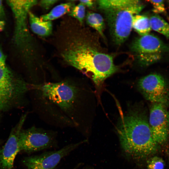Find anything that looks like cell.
<instances>
[{
	"mask_svg": "<svg viewBox=\"0 0 169 169\" xmlns=\"http://www.w3.org/2000/svg\"><path fill=\"white\" fill-rule=\"evenodd\" d=\"M152 5L153 11L155 14L163 13L165 12V8L163 0L148 1Z\"/></svg>",
	"mask_w": 169,
	"mask_h": 169,
	"instance_id": "21",
	"label": "cell"
},
{
	"mask_svg": "<svg viewBox=\"0 0 169 169\" xmlns=\"http://www.w3.org/2000/svg\"><path fill=\"white\" fill-rule=\"evenodd\" d=\"M117 131L122 148L131 156L144 158L158 149L159 145L153 137L147 117L142 110L135 109L123 116Z\"/></svg>",
	"mask_w": 169,
	"mask_h": 169,
	"instance_id": "3",
	"label": "cell"
},
{
	"mask_svg": "<svg viewBox=\"0 0 169 169\" xmlns=\"http://www.w3.org/2000/svg\"><path fill=\"white\" fill-rule=\"evenodd\" d=\"M75 1H69V2L57 5L48 13L41 15L40 18L44 21H51L58 18L69 13L75 5Z\"/></svg>",
	"mask_w": 169,
	"mask_h": 169,
	"instance_id": "14",
	"label": "cell"
},
{
	"mask_svg": "<svg viewBox=\"0 0 169 169\" xmlns=\"http://www.w3.org/2000/svg\"><path fill=\"white\" fill-rule=\"evenodd\" d=\"M149 19L151 29L169 39V24L156 14L151 15Z\"/></svg>",
	"mask_w": 169,
	"mask_h": 169,
	"instance_id": "17",
	"label": "cell"
},
{
	"mask_svg": "<svg viewBox=\"0 0 169 169\" xmlns=\"http://www.w3.org/2000/svg\"><path fill=\"white\" fill-rule=\"evenodd\" d=\"M5 24L4 21H0V30H2L3 29Z\"/></svg>",
	"mask_w": 169,
	"mask_h": 169,
	"instance_id": "26",
	"label": "cell"
},
{
	"mask_svg": "<svg viewBox=\"0 0 169 169\" xmlns=\"http://www.w3.org/2000/svg\"><path fill=\"white\" fill-rule=\"evenodd\" d=\"M84 25L72 18L58 25L53 39L58 55L65 64L79 70L99 86L117 68L110 55L100 52Z\"/></svg>",
	"mask_w": 169,
	"mask_h": 169,
	"instance_id": "1",
	"label": "cell"
},
{
	"mask_svg": "<svg viewBox=\"0 0 169 169\" xmlns=\"http://www.w3.org/2000/svg\"><path fill=\"white\" fill-rule=\"evenodd\" d=\"M141 3L120 8L103 10L114 43L120 45L130 35L133 17L144 8Z\"/></svg>",
	"mask_w": 169,
	"mask_h": 169,
	"instance_id": "5",
	"label": "cell"
},
{
	"mask_svg": "<svg viewBox=\"0 0 169 169\" xmlns=\"http://www.w3.org/2000/svg\"><path fill=\"white\" fill-rule=\"evenodd\" d=\"M98 8L101 10L120 8L140 3L136 0H105L96 1Z\"/></svg>",
	"mask_w": 169,
	"mask_h": 169,
	"instance_id": "16",
	"label": "cell"
},
{
	"mask_svg": "<svg viewBox=\"0 0 169 169\" xmlns=\"http://www.w3.org/2000/svg\"><path fill=\"white\" fill-rule=\"evenodd\" d=\"M79 3L84 4L90 9H92L94 8L95 3L94 1L92 0H79Z\"/></svg>",
	"mask_w": 169,
	"mask_h": 169,
	"instance_id": "23",
	"label": "cell"
},
{
	"mask_svg": "<svg viewBox=\"0 0 169 169\" xmlns=\"http://www.w3.org/2000/svg\"><path fill=\"white\" fill-rule=\"evenodd\" d=\"M28 16L30 28L34 33L43 37H47L52 34L53 24L51 21H43L30 11Z\"/></svg>",
	"mask_w": 169,
	"mask_h": 169,
	"instance_id": "13",
	"label": "cell"
},
{
	"mask_svg": "<svg viewBox=\"0 0 169 169\" xmlns=\"http://www.w3.org/2000/svg\"><path fill=\"white\" fill-rule=\"evenodd\" d=\"M131 48L138 62L145 67L159 62L169 54V46L149 33L136 38Z\"/></svg>",
	"mask_w": 169,
	"mask_h": 169,
	"instance_id": "6",
	"label": "cell"
},
{
	"mask_svg": "<svg viewBox=\"0 0 169 169\" xmlns=\"http://www.w3.org/2000/svg\"><path fill=\"white\" fill-rule=\"evenodd\" d=\"M15 20L14 40L25 57L30 62H39L44 58L38 52L36 43L31 35L28 26L27 17L30 9L38 3L37 0H7Z\"/></svg>",
	"mask_w": 169,
	"mask_h": 169,
	"instance_id": "4",
	"label": "cell"
},
{
	"mask_svg": "<svg viewBox=\"0 0 169 169\" xmlns=\"http://www.w3.org/2000/svg\"><path fill=\"white\" fill-rule=\"evenodd\" d=\"M84 141L71 143L61 148L24 158L23 161L28 169H54L61 160L80 146Z\"/></svg>",
	"mask_w": 169,
	"mask_h": 169,
	"instance_id": "10",
	"label": "cell"
},
{
	"mask_svg": "<svg viewBox=\"0 0 169 169\" xmlns=\"http://www.w3.org/2000/svg\"><path fill=\"white\" fill-rule=\"evenodd\" d=\"M140 92L147 100L153 103L169 105V85L165 78L157 73L150 74L138 82Z\"/></svg>",
	"mask_w": 169,
	"mask_h": 169,
	"instance_id": "9",
	"label": "cell"
},
{
	"mask_svg": "<svg viewBox=\"0 0 169 169\" xmlns=\"http://www.w3.org/2000/svg\"><path fill=\"white\" fill-rule=\"evenodd\" d=\"M6 57L2 50L0 49V67L2 68L6 67Z\"/></svg>",
	"mask_w": 169,
	"mask_h": 169,
	"instance_id": "24",
	"label": "cell"
},
{
	"mask_svg": "<svg viewBox=\"0 0 169 169\" xmlns=\"http://www.w3.org/2000/svg\"><path fill=\"white\" fill-rule=\"evenodd\" d=\"M5 13L2 0H0V21H4L5 18Z\"/></svg>",
	"mask_w": 169,
	"mask_h": 169,
	"instance_id": "25",
	"label": "cell"
},
{
	"mask_svg": "<svg viewBox=\"0 0 169 169\" xmlns=\"http://www.w3.org/2000/svg\"><path fill=\"white\" fill-rule=\"evenodd\" d=\"M164 166L163 160L160 157L154 156L148 161L147 169H164Z\"/></svg>",
	"mask_w": 169,
	"mask_h": 169,
	"instance_id": "20",
	"label": "cell"
},
{
	"mask_svg": "<svg viewBox=\"0 0 169 169\" xmlns=\"http://www.w3.org/2000/svg\"><path fill=\"white\" fill-rule=\"evenodd\" d=\"M167 106L153 103L150 109L149 123L152 135L158 145H163L169 136V110Z\"/></svg>",
	"mask_w": 169,
	"mask_h": 169,
	"instance_id": "11",
	"label": "cell"
},
{
	"mask_svg": "<svg viewBox=\"0 0 169 169\" xmlns=\"http://www.w3.org/2000/svg\"><path fill=\"white\" fill-rule=\"evenodd\" d=\"M85 18L87 24L96 30L104 38L103 32L105 24L102 16L99 13L88 11L87 13Z\"/></svg>",
	"mask_w": 169,
	"mask_h": 169,
	"instance_id": "18",
	"label": "cell"
},
{
	"mask_svg": "<svg viewBox=\"0 0 169 169\" xmlns=\"http://www.w3.org/2000/svg\"><path fill=\"white\" fill-rule=\"evenodd\" d=\"M20 151L31 153L53 148L57 145L55 132L32 127L22 129L18 137Z\"/></svg>",
	"mask_w": 169,
	"mask_h": 169,
	"instance_id": "8",
	"label": "cell"
},
{
	"mask_svg": "<svg viewBox=\"0 0 169 169\" xmlns=\"http://www.w3.org/2000/svg\"><path fill=\"white\" fill-rule=\"evenodd\" d=\"M85 6L79 3L75 5L68 13V15L77 20L81 25H83L85 17Z\"/></svg>",
	"mask_w": 169,
	"mask_h": 169,
	"instance_id": "19",
	"label": "cell"
},
{
	"mask_svg": "<svg viewBox=\"0 0 169 169\" xmlns=\"http://www.w3.org/2000/svg\"><path fill=\"white\" fill-rule=\"evenodd\" d=\"M26 116V115L22 116L17 124L12 129L8 140L0 150V168L1 169H12L13 167L16 156L20 151L19 135Z\"/></svg>",
	"mask_w": 169,
	"mask_h": 169,
	"instance_id": "12",
	"label": "cell"
},
{
	"mask_svg": "<svg viewBox=\"0 0 169 169\" xmlns=\"http://www.w3.org/2000/svg\"><path fill=\"white\" fill-rule=\"evenodd\" d=\"M58 1L55 0H42L40 1L38 3L39 5L44 9L47 10Z\"/></svg>",
	"mask_w": 169,
	"mask_h": 169,
	"instance_id": "22",
	"label": "cell"
},
{
	"mask_svg": "<svg viewBox=\"0 0 169 169\" xmlns=\"http://www.w3.org/2000/svg\"><path fill=\"white\" fill-rule=\"evenodd\" d=\"M132 28L141 36L149 34L151 29L149 18L145 15H135L133 18Z\"/></svg>",
	"mask_w": 169,
	"mask_h": 169,
	"instance_id": "15",
	"label": "cell"
},
{
	"mask_svg": "<svg viewBox=\"0 0 169 169\" xmlns=\"http://www.w3.org/2000/svg\"><path fill=\"white\" fill-rule=\"evenodd\" d=\"M28 86L7 67H0V110H5L13 105L27 91Z\"/></svg>",
	"mask_w": 169,
	"mask_h": 169,
	"instance_id": "7",
	"label": "cell"
},
{
	"mask_svg": "<svg viewBox=\"0 0 169 169\" xmlns=\"http://www.w3.org/2000/svg\"><path fill=\"white\" fill-rule=\"evenodd\" d=\"M54 169H79L77 166H74L72 168H68V169H65V168H55Z\"/></svg>",
	"mask_w": 169,
	"mask_h": 169,
	"instance_id": "27",
	"label": "cell"
},
{
	"mask_svg": "<svg viewBox=\"0 0 169 169\" xmlns=\"http://www.w3.org/2000/svg\"><path fill=\"white\" fill-rule=\"evenodd\" d=\"M34 85L41 100L48 107L53 108V113L55 110L53 115L58 113V125L76 128L80 131L83 105V89L80 82L67 79Z\"/></svg>",
	"mask_w": 169,
	"mask_h": 169,
	"instance_id": "2",
	"label": "cell"
},
{
	"mask_svg": "<svg viewBox=\"0 0 169 169\" xmlns=\"http://www.w3.org/2000/svg\"><path fill=\"white\" fill-rule=\"evenodd\" d=\"M2 143V142L1 140H0V144H1Z\"/></svg>",
	"mask_w": 169,
	"mask_h": 169,
	"instance_id": "28",
	"label": "cell"
}]
</instances>
